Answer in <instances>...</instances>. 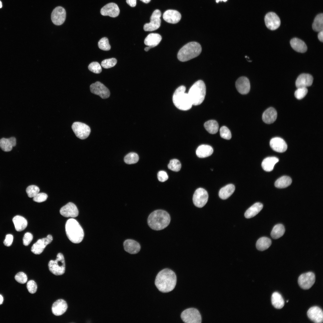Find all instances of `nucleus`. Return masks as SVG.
<instances>
[{
    "label": "nucleus",
    "mask_w": 323,
    "mask_h": 323,
    "mask_svg": "<svg viewBox=\"0 0 323 323\" xmlns=\"http://www.w3.org/2000/svg\"><path fill=\"white\" fill-rule=\"evenodd\" d=\"M176 281L177 278L175 272L170 269L166 268L158 273L155 284L159 291L166 293L171 291L175 288Z\"/></svg>",
    "instance_id": "obj_1"
},
{
    "label": "nucleus",
    "mask_w": 323,
    "mask_h": 323,
    "mask_svg": "<svg viewBox=\"0 0 323 323\" xmlns=\"http://www.w3.org/2000/svg\"><path fill=\"white\" fill-rule=\"evenodd\" d=\"M170 218L169 214L162 210H155L149 215L147 223L149 226L155 230H162L169 224Z\"/></svg>",
    "instance_id": "obj_2"
},
{
    "label": "nucleus",
    "mask_w": 323,
    "mask_h": 323,
    "mask_svg": "<svg viewBox=\"0 0 323 323\" xmlns=\"http://www.w3.org/2000/svg\"><path fill=\"white\" fill-rule=\"evenodd\" d=\"M65 229L67 236L72 242L78 243L83 240L84 236V231L76 220L73 218L68 220L65 224Z\"/></svg>",
    "instance_id": "obj_3"
},
{
    "label": "nucleus",
    "mask_w": 323,
    "mask_h": 323,
    "mask_svg": "<svg viewBox=\"0 0 323 323\" xmlns=\"http://www.w3.org/2000/svg\"><path fill=\"white\" fill-rule=\"evenodd\" d=\"M185 90L184 86H180L176 89L173 96V101L175 106L182 110H188L193 105L188 93L185 92Z\"/></svg>",
    "instance_id": "obj_4"
},
{
    "label": "nucleus",
    "mask_w": 323,
    "mask_h": 323,
    "mask_svg": "<svg viewBox=\"0 0 323 323\" xmlns=\"http://www.w3.org/2000/svg\"><path fill=\"white\" fill-rule=\"evenodd\" d=\"M202 51L200 44L196 42H191L184 46L177 54L178 60L185 62L196 57L199 55Z\"/></svg>",
    "instance_id": "obj_5"
},
{
    "label": "nucleus",
    "mask_w": 323,
    "mask_h": 323,
    "mask_svg": "<svg viewBox=\"0 0 323 323\" xmlns=\"http://www.w3.org/2000/svg\"><path fill=\"white\" fill-rule=\"evenodd\" d=\"M188 93L193 105L201 104L206 95V86L204 82L201 80L196 81L190 88Z\"/></svg>",
    "instance_id": "obj_6"
},
{
    "label": "nucleus",
    "mask_w": 323,
    "mask_h": 323,
    "mask_svg": "<svg viewBox=\"0 0 323 323\" xmlns=\"http://www.w3.org/2000/svg\"><path fill=\"white\" fill-rule=\"evenodd\" d=\"M48 267L50 271L54 275H59L63 274L65 270V263L63 254L61 253H58L55 260L49 261Z\"/></svg>",
    "instance_id": "obj_7"
},
{
    "label": "nucleus",
    "mask_w": 323,
    "mask_h": 323,
    "mask_svg": "<svg viewBox=\"0 0 323 323\" xmlns=\"http://www.w3.org/2000/svg\"><path fill=\"white\" fill-rule=\"evenodd\" d=\"M182 320L186 323H200L202 322L201 315L196 309L191 308L185 309L181 314Z\"/></svg>",
    "instance_id": "obj_8"
},
{
    "label": "nucleus",
    "mask_w": 323,
    "mask_h": 323,
    "mask_svg": "<svg viewBox=\"0 0 323 323\" xmlns=\"http://www.w3.org/2000/svg\"><path fill=\"white\" fill-rule=\"evenodd\" d=\"M71 127L76 136L80 139H84L87 138L91 132L90 127L83 123L74 122L73 124Z\"/></svg>",
    "instance_id": "obj_9"
},
{
    "label": "nucleus",
    "mask_w": 323,
    "mask_h": 323,
    "mask_svg": "<svg viewBox=\"0 0 323 323\" xmlns=\"http://www.w3.org/2000/svg\"><path fill=\"white\" fill-rule=\"evenodd\" d=\"M208 198L207 192L204 189L199 188L195 191L193 201L194 205L198 208H202L207 203Z\"/></svg>",
    "instance_id": "obj_10"
},
{
    "label": "nucleus",
    "mask_w": 323,
    "mask_h": 323,
    "mask_svg": "<svg viewBox=\"0 0 323 323\" xmlns=\"http://www.w3.org/2000/svg\"><path fill=\"white\" fill-rule=\"evenodd\" d=\"M161 13L158 9L154 11L150 17V22L145 24L144 29L145 31H153L159 28L160 26Z\"/></svg>",
    "instance_id": "obj_11"
},
{
    "label": "nucleus",
    "mask_w": 323,
    "mask_h": 323,
    "mask_svg": "<svg viewBox=\"0 0 323 323\" xmlns=\"http://www.w3.org/2000/svg\"><path fill=\"white\" fill-rule=\"evenodd\" d=\"M315 276L312 272H308L301 275L299 277L298 283L302 289L307 290L310 288L315 283Z\"/></svg>",
    "instance_id": "obj_12"
},
{
    "label": "nucleus",
    "mask_w": 323,
    "mask_h": 323,
    "mask_svg": "<svg viewBox=\"0 0 323 323\" xmlns=\"http://www.w3.org/2000/svg\"><path fill=\"white\" fill-rule=\"evenodd\" d=\"M90 90L92 93L99 96L102 99L107 98L110 95L109 89L99 81L92 84L90 86Z\"/></svg>",
    "instance_id": "obj_13"
},
{
    "label": "nucleus",
    "mask_w": 323,
    "mask_h": 323,
    "mask_svg": "<svg viewBox=\"0 0 323 323\" xmlns=\"http://www.w3.org/2000/svg\"><path fill=\"white\" fill-rule=\"evenodd\" d=\"M265 25L271 30H274L280 26L281 20L278 16L275 13L270 12L266 14L264 18Z\"/></svg>",
    "instance_id": "obj_14"
},
{
    "label": "nucleus",
    "mask_w": 323,
    "mask_h": 323,
    "mask_svg": "<svg viewBox=\"0 0 323 323\" xmlns=\"http://www.w3.org/2000/svg\"><path fill=\"white\" fill-rule=\"evenodd\" d=\"M53 240L51 235L49 234L46 237L38 240L32 246L31 250L34 254L39 255L41 254L47 245Z\"/></svg>",
    "instance_id": "obj_15"
},
{
    "label": "nucleus",
    "mask_w": 323,
    "mask_h": 323,
    "mask_svg": "<svg viewBox=\"0 0 323 323\" xmlns=\"http://www.w3.org/2000/svg\"><path fill=\"white\" fill-rule=\"evenodd\" d=\"M66 16V11L64 8L58 6L54 9L51 14V19L55 25H60L65 22Z\"/></svg>",
    "instance_id": "obj_16"
},
{
    "label": "nucleus",
    "mask_w": 323,
    "mask_h": 323,
    "mask_svg": "<svg viewBox=\"0 0 323 323\" xmlns=\"http://www.w3.org/2000/svg\"><path fill=\"white\" fill-rule=\"evenodd\" d=\"M60 213L65 217H75L78 214L79 212L76 205L71 202H69L62 207Z\"/></svg>",
    "instance_id": "obj_17"
},
{
    "label": "nucleus",
    "mask_w": 323,
    "mask_h": 323,
    "mask_svg": "<svg viewBox=\"0 0 323 323\" xmlns=\"http://www.w3.org/2000/svg\"><path fill=\"white\" fill-rule=\"evenodd\" d=\"M307 315L312 321L316 323H322L323 321V313L321 308L317 306L310 307L307 313Z\"/></svg>",
    "instance_id": "obj_18"
},
{
    "label": "nucleus",
    "mask_w": 323,
    "mask_h": 323,
    "mask_svg": "<svg viewBox=\"0 0 323 323\" xmlns=\"http://www.w3.org/2000/svg\"><path fill=\"white\" fill-rule=\"evenodd\" d=\"M119 13L120 10L118 6L114 3H110L106 4L100 10V13L102 15L108 16L112 17L117 16Z\"/></svg>",
    "instance_id": "obj_19"
},
{
    "label": "nucleus",
    "mask_w": 323,
    "mask_h": 323,
    "mask_svg": "<svg viewBox=\"0 0 323 323\" xmlns=\"http://www.w3.org/2000/svg\"><path fill=\"white\" fill-rule=\"evenodd\" d=\"M235 86L238 91L243 95L247 94L250 90L249 80L245 77H241L238 78L236 82Z\"/></svg>",
    "instance_id": "obj_20"
},
{
    "label": "nucleus",
    "mask_w": 323,
    "mask_h": 323,
    "mask_svg": "<svg viewBox=\"0 0 323 323\" xmlns=\"http://www.w3.org/2000/svg\"><path fill=\"white\" fill-rule=\"evenodd\" d=\"M270 145L272 150L279 153L284 152L287 147L285 141L282 138L278 137L272 138L270 141Z\"/></svg>",
    "instance_id": "obj_21"
},
{
    "label": "nucleus",
    "mask_w": 323,
    "mask_h": 323,
    "mask_svg": "<svg viewBox=\"0 0 323 323\" xmlns=\"http://www.w3.org/2000/svg\"><path fill=\"white\" fill-rule=\"evenodd\" d=\"M163 17L166 22L172 24H176L180 20L181 15L178 11L173 10H166L163 13Z\"/></svg>",
    "instance_id": "obj_22"
},
{
    "label": "nucleus",
    "mask_w": 323,
    "mask_h": 323,
    "mask_svg": "<svg viewBox=\"0 0 323 323\" xmlns=\"http://www.w3.org/2000/svg\"><path fill=\"white\" fill-rule=\"evenodd\" d=\"M67 308L68 305L66 302L63 299H59L53 304L52 311L55 315L60 316L65 313Z\"/></svg>",
    "instance_id": "obj_23"
},
{
    "label": "nucleus",
    "mask_w": 323,
    "mask_h": 323,
    "mask_svg": "<svg viewBox=\"0 0 323 323\" xmlns=\"http://www.w3.org/2000/svg\"><path fill=\"white\" fill-rule=\"evenodd\" d=\"M313 78L310 74L303 73L300 75L295 82L297 88L306 87L311 86L313 83Z\"/></svg>",
    "instance_id": "obj_24"
},
{
    "label": "nucleus",
    "mask_w": 323,
    "mask_h": 323,
    "mask_svg": "<svg viewBox=\"0 0 323 323\" xmlns=\"http://www.w3.org/2000/svg\"><path fill=\"white\" fill-rule=\"evenodd\" d=\"M125 250L131 254H135L140 250L141 246L136 241L130 239L126 240L124 243Z\"/></svg>",
    "instance_id": "obj_25"
},
{
    "label": "nucleus",
    "mask_w": 323,
    "mask_h": 323,
    "mask_svg": "<svg viewBox=\"0 0 323 323\" xmlns=\"http://www.w3.org/2000/svg\"><path fill=\"white\" fill-rule=\"evenodd\" d=\"M277 116V113L276 110L273 107H269L264 112L262 118L265 123L270 124L276 120Z\"/></svg>",
    "instance_id": "obj_26"
},
{
    "label": "nucleus",
    "mask_w": 323,
    "mask_h": 323,
    "mask_svg": "<svg viewBox=\"0 0 323 323\" xmlns=\"http://www.w3.org/2000/svg\"><path fill=\"white\" fill-rule=\"evenodd\" d=\"M16 144V139L14 137L6 138H4L0 139V147L5 152H9Z\"/></svg>",
    "instance_id": "obj_27"
},
{
    "label": "nucleus",
    "mask_w": 323,
    "mask_h": 323,
    "mask_svg": "<svg viewBox=\"0 0 323 323\" xmlns=\"http://www.w3.org/2000/svg\"><path fill=\"white\" fill-rule=\"evenodd\" d=\"M160 35L157 33H151L146 37L144 40L145 44L152 48L157 45L162 40Z\"/></svg>",
    "instance_id": "obj_28"
},
{
    "label": "nucleus",
    "mask_w": 323,
    "mask_h": 323,
    "mask_svg": "<svg viewBox=\"0 0 323 323\" xmlns=\"http://www.w3.org/2000/svg\"><path fill=\"white\" fill-rule=\"evenodd\" d=\"M213 152V149L210 146L202 144L199 146L196 150V154L200 158H204L211 156Z\"/></svg>",
    "instance_id": "obj_29"
},
{
    "label": "nucleus",
    "mask_w": 323,
    "mask_h": 323,
    "mask_svg": "<svg viewBox=\"0 0 323 323\" xmlns=\"http://www.w3.org/2000/svg\"><path fill=\"white\" fill-rule=\"evenodd\" d=\"M290 44L292 48L298 52L304 53L307 51V47L305 42L298 38L291 39Z\"/></svg>",
    "instance_id": "obj_30"
},
{
    "label": "nucleus",
    "mask_w": 323,
    "mask_h": 323,
    "mask_svg": "<svg viewBox=\"0 0 323 323\" xmlns=\"http://www.w3.org/2000/svg\"><path fill=\"white\" fill-rule=\"evenodd\" d=\"M263 204L260 202L255 203L245 212L244 216L246 218H252L258 214L262 209L263 208Z\"/></svg>",
    "instance_id": "obj_31"
},
{
    "label": "nucleus",
    "mask_w": 323,
    "mask_h": 323,
    "mask_svg": "<svg viewBox=\"0 0 323 323\" xmlns=\"http://www.w3.org/2000/svg\"><path fill=\"white\" fill-rule=\"evenodd\" d=\"M278 161V159L276 157H268L263 160L261 166L264 170L268 172L271 171L273 170L275 164Z\"/></svg>",
    "instance_id": "obj_32"
},
{
    "label": "nucleus",
    "mask_w": 323,
    "mask_h": 323,
    "mask_svg": "<svg viewBox=\"0 0 323 323\" xmlns=\"http://www.w3.org/2000/svg\"><path fill=\"white\" fill-rule=\"evenodd\" d=\"M15 228L18 231H21L24 230L27 227L28 222L27 220L23 217L17 215L13 219Z\"/></svg>",
    "instance_id": "obj_33"
},
{
    "label": "nucleus",
    "mask_w": 323,
    "mask_h": 323,
    "mask_svg": "<svg viewBox=\"0 0 323 323\" xmlns=\"http://www.w3.org/2000/svg\"><path fill=\"white\" fill-rule=\"evenodd\" d=\"M235 187L232 184H229L222 188L220 190L219 195L223 199H226L229 197L234 193Z\"/></svg>",
    "instance_id": "obj_34"
},
{
    "label": "nucleus",
    "mask_w": 323,
    "mask_h": 323,
    "mask_svg": "<svg viewBox=\"0 0 323 323\" xmlns=\"http://www.w3.org/2000/svg\"><path fill=\"white\" fill-rule=\"evenodd\" d=\"M271 302L272 305L275 308L281 309L284 307V302L282 296L278 292H273L271 296Z\"/></svg>",
    "instance_id": "obj_35"
},
{
    "label": "nucleus",
    "mask_w": 323,
    "mask_h": 323,
    "mask_svg": "<svg viewBox=\"0 0 323 323\" xmlns=\"http://www.w3.org/2000/svg\"><path fill=\"white\" fill-rule=\"evenodd\" d=\"M272 243L271 240L269 238L262 237L259 239L256 243L257 249L261 251H264L268 249Z\"/></svg>",
    "instance_id": "obj_36"
},
{
    "label": "nucleus",
    "mask_w": 323,
    "mask_h": 323,
    "mask_svg": "<svg viewBox=\"0 0 323 323\" xmlns=\"http://www.w3.org/2000/svg\"><path fill=\"white\" fill-rule=\"evenodd\" d=\"M292 182V180L290 177L287 176H283L276 180L275 185L278 188H284L289 186Z\"/></svg>",
    "instance_id": "obj_37"
},
{
    "label": "nucleus",
    "mask_w": 323,
    "mask_h": 323,
    "mask_svg": "<svg viewBox=\"0 0 323 323\" xmlns=\"http://www.w3.org/2000/svg\"><path fill=\"white\" fill-rule=\"evenodd\" d=\"M285 231L284 226L282 224H278L273 227L271 232V235L273 238L277 239L282 237Z\"/></svg>",
    "instance_id": "obj_38"
},
{
    "label": "nucleus",
    "mask_w": 323,
    "mask_h": 323,
    "mask_svg": "<svg viewBox=\"0 0 323 323\" xmlns=\"http://www.w3.org/2000/svg\"><path fill=\"white\" fill-rule=\"evenodd\" d=\"M204 127L206 130L211 134L216 133L219 129L217 122L214 120H210L206 122L204 124Z\"/></svg>",
    "instance_id": "obj_39"
},
{
    "label": "nucleus",
    "mask_w": 323,
    "mask_h": 323,
    "mask_svg": "<svg viewBox=\"0 0 323 323\" xmlns=\"http://www.w3.org/2000/svg\"><path fill=\"white\" fill-rule=\"evenodd\" d=\"M312 28L315 31L319 32L323 30V14L322 13L317 15L314 19L312 24Z\"/></svg>",
    "instance_id": "obj_40"
},
{
    "label": "nucleus",
    "mask_w": 323,
    "mask_h": 323,
    "mask_svg": "<svg viewBox=\"0 0 323 323\" xmlns=\"http://www.w3.org/2000/svg\"><path fill=\"white\" fill-rule=\"evenodd\" d=\"M138 155L135 153H130L126 155L124 158L125 162L128 164H134L138 161Z\"/></svg>",
    "instance_id": "obj_41"
},
{
    "label": "nucleus",
    "mask_w": 323,
    "mask_h": 323,
    "mask_svg": "<svg viewBox=\"0 0 323 323\" xmlns=\"http://www.w3.org/2000/svg\"><path fill=\"white\" fill-rule=\"evenodd\" d=\"M168 169L174 171H179L181 167V164L179 161L177 159H174L170 160L168 165Z\"/></svg>",
    "instance_id": "obj_42"
},
{
    "label": "nucleus",
    "mask_w": 323,
    "mask_h": 323,
    "mask_svg": "<svg viewBox=\"0 0 323 323\" xmlns=\"http://www.w3.org/2000/svg\"><path fill=\"white\" fill-rule=\"evenodd\" d=\"M39 187L33 185L28 186L26 189V192L30 198L33 197L39 193Z\"/></svg>",
    "instance_id": "obj_43"
},
{
    "label": "nucleus",
    "mask_w": 323,
    "mask_h": 323,
    "mask_svg": "<svg viewBox=\"0 0 323 323\" xmlns=\"http://www.w3.org/2000/svg\"><path fill=\"white\" fill-rule=\"evenodd\" d=\"M98 46L101 49L104 51H109L111 49L108 38L106 37L102 38L98 42Z\"/></svg>",
    "instance_id": "obj_44"
},
{
    "label": "nucleus",
    "mask_w": 323,
    "mask_h": 323,
    "mask_svg": "<svg viewBox=\"0 0 323 323\" xmlns=\"http://www.w3.org/2000/svg\"><path fill=\"white\" fill-rule=\"evenodd\" d=\"M117 62L116 59L111 58L103 60L101 63V65L104 68H108L114 66Z\"/></svg>",
    "instance_id": "obj_45"
},
{
    "label": "nucleus",
    "mask_w": 323,
    "mask_h": 323,
    "mask_svg": "<svg viewBox=\"0 0 323 323\" xmlns=\"http://www.w3.org/2000/svg\"><path fill=\"white\" fill-rule=\"evenodd\" d=\"M295 92V96L298 99L300 100L303 98L307 94L308 90L306 87H300Z\"/></svg>",
    "instance_id": "obj_46"
},
{
    "label": "nucleus",
    "mask_w": 323,
    "mask_h": 323,
    "mask_svg": "<svg viewBox=\"0 0 323 323\" xmlns=\"http://www.w3.org/2000/svg\"><path fill=\"white\" fill-rule=\"evenodd\" d=\"M220 131V135L222 138L227 140H229L231 138V133L227 127L225 126L221 127Z\"/></svg>",
    "instance_id": "obj_47"
},
{
    "label": "nucleus",
    "mask_w": 323,
    "mask_h": 323,
    "mask_svg": "<svg viewBox=\"0 0 323 323\" xmlns=\"http://www.w3.org/2000/svg\"><path fill=\"white\" fill-rule=\"evenodd\" d=\"M88 68L91 71L96 74L100 73L102 71L100 65L98 62H96L90 63L89 65Z\"/></svg>",
    "instance_id": "obj_48"
},
{
    "label": "nucleus",
    "mask_w": 323,
    "mask_h": 323,
    "mask_svg": "<svg viewBox=\"0 0 323 323\" xmlns=\"http://www.w3.org/2000/svg\"><path fill=\"white\" fill-rule=\"evenodd\" d=\"M16 281L19 283L24 284L27 281V277L26 274L22 272L17 273L15 277Z\"/></svg>",
    "instance_id": "obj_49"
},
{
    "label": "nucleus",
    "mask_w": 323,
    "mask_h": 323,
    "mask_svg": "<svg viewBox=\"0 0 323 323\" xmlns=\"http://www.w3.org/2000/svg\"><path fill=\"white\" fill-rule=\"evenodd\" d=\"M27 287L28 292L31 294L34 293L37 289V285L35 282L33 280L29 281L27 285Z\"/></svg>",
    "instance_id": "obj_50"
},
{
    "label": "nucleus",
    "mask_w": 323,
    "mask_h": 323,
    "mask_svg": "<svg viewBox=\"0 0 323 323\" xmlns=\"http://www.w3.org/2000/svg\"><path fill=\"white\" fill-rule=\"evenodd\" d=\"M48 197L47 195L45 193H39L33 197V200L36 202H41L46 201Z\"/></svg>",
    "instance_id": "obj_51"
},
{
    "label": "nucleus",
    "mask_w": 323,
    "mask_h": 323,
    "mask_svg": "<svg viewBox=\"0 0 323 323\" xmlns=\"http://www.w3.org/2000/svg\"><path fill=\"white\" fill-rule=\"evenodd\" d=\"M33 239V236L31 233L29 232L25 233L23 238L24 245L25 246L28 245L32 241Z\"/></svg>",
    "instance_id": "obj_52"
},
{
    "label": "nucleus",
    "mask_w": 323,
    "mask_h": 323,
    "mask_svg": "<svg viewBox=\"0 0 323 323\" xmlns=\"http://www.w3.org/2000/svg\"><path fill=\"white\" fill-rule=\"evenodd\" d=\"M157 177L159 181L164 182L168 179V176L166 172L163 170H161L158 172Z\"/></svg>",
    "instance_id": "obj_53"
},
{
    "label": "nucleus",
    "mask_w": 323,
    "mask_h": 323,
    "mask_svg": "<svg viewBox=\"0 0 323 323\" xmlns=\"http://www.w3.org/2000/svg\"><path fill=\"white\" fill-rule=\"evenodd\" d=\"M13 236L11 234H7L5 237L3 243L4 245L7 246H10L13 242Z\"/></svg>",
    "instance_id": "obj_54"
},
{
    "label": "nucleus",
    "mask_w": 323,
    "mask_h": 323,
    "mask_svg": "<svg viewBox=\"0 0 323 323\" xmlns=\"http://www.w3.org/2000/svg\"><path fill=\"white\" fill-rule=\"evenodd\" d=\"M126 2L131 7H135L136 5V0H126Z\"/></svg>",
    "instance_id": "obj_55"
},
{
    "label": "nucleus",
    "mask_w": 323,
    "mask_h": 323,
    "mask_svg": "<svg viewBox=\"0 0 323 323\" xmlns=\"http://www.w3.org/2000/svg\"><path fill=\"white\" fill-rule=\"evenodd\" d=\"M318 37L319 39L321 42L323 41V30L319 32L318 35Z\"/></svg>",
    "instance_id": "obj_56"
},
{
    "label": "nucleus",
    "mask_w": 323,
    "mask_h": 323,
    "mask_svg": "<svg viewBox=\"0 0 323 323\" xmlns=\"http://www.w3.org/2000/svg\"><path fill=\"white\" fill-rule=\"evenodd\" d=\"M3 301V298L2 296L0 294V305L2 304Z\"/></svg>",
    "instance_id": "obj_57"
},
{
    "label": "nucleus",
    "mask_w": 323,
    "mask_h": 323,
    "mask_svg": "<svg viewBox=\"0 0 323 323\" xmlns=\"http://www.w3.org/2000/svg\"><path fill=\"white\" fill-rule=\"evenodd\" d=\"M140 0L141 1H142L143 2H144V3H148L149 2L151 1V0Z\"/></svg>",
    "instance_id": "obj_58"
},
{
    "label": "nucleus",
    "mask_w": 323,
    "mask_h": 323,
    "mask_svg": "<svg viewBox=\"0 0 323 323\" xmlns=\"http://www.w3.org/2000/svg\"><path fill=\"white\" fill-rule=\"evenodd\" d=\"M151 48H151V47H150V46H148V47H145V48H144V50H145V51H148V50H149Z\"/></svg>",
    "instance_id": "obj_59"
},
{
    "label": "nucleus",
    "mask_w": 323,
    "mask_h": 323,
    "mask_svg": "<svg viewBox=\"0 0 323 323\" xmlns=\"http://www.w3.org/2000/svg\"><path fill=\"white\" fill-rule=\"evenodd\" d=\"M227 0H216V2L217 3H218L219 1H223L224 2H226L227 1Z\"/></svg>",
    "instance_id": "obj_60"
},
{
    "label": "nucleus",
    "mask_w": 323,
    "mask_h": 323,
    "mask_svg": "<svg viewBox=\"0 0 323 323\" xmlns=\"http://www.w3.org/2000/svg\"><path fill=\"white\" fill-rule=\"evenodd\" d=\"M2 7V4L1 1H0V8H1Z\"/></svg>",
    "instance_id": "obj_61"
},
{
    "label": "nucleus",
    "mask_w": 323,
    "mask_h": 323,
    "mask_svg": "<svg viewBox=\"0 0 323 323\" xmlns=\"http://www.w3.org/2000/svg\"><path fill=\"white\" fill-rule=\"evenodd\" d=\"M288 302V301H287V302Z\"/></svg>",
    "instance_id": "obj_62"
}]
</instances>
